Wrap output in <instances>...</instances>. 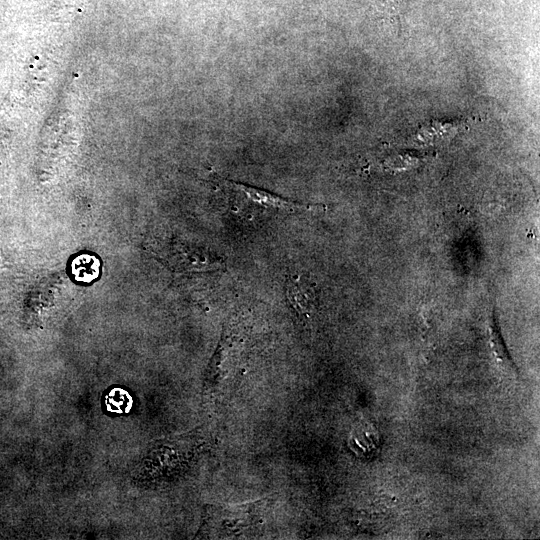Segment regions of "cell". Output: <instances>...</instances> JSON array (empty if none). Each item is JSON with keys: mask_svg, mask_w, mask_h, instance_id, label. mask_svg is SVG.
Instances as JSON below:
<instances>
[{"mask_svg": "<svg viewBox=\"0 0 540 540\" xmlns=\"http://www.w3.org/2000/svg\"><path fill=\"white\" fill-rule=\"evenodd\" d=\"M270 499L237 504H212L205 507L199 535L206 538L249 537L264 520Z\"/></svg>", "mask_w": 540, "mask_h": 540, "instance_id": "6da1fadb", "label": "cell"}, {"mask_svg": "<svg viewBox=\"0 0 540 540\" xmlns=\"http://www.w3.org/2000/svg\"><path fill=\"white\" fill-rule=\"evenodd\" d=\"M218 185L232 198L231 206L236 212H245L251 208L262 211H283L293 213L309 210V205L299 204L265 190L236 183L231 180L219 179Z\"/></svg>", "mask_w": 540, "mask_h": 540, "instance_id": "7a4b0ae2", "label": "cell"}, {"mask_svg": "<svg viewBox=\"0 0 540 540\" xmlns=\"http://www.w3.org/2000/svg\"><path fill=\"white\" fill-rule=\"evenodd\" d=\"M71 269L77 281L89 283L99 276L100 262L93 255L81 254L72 261Z\"/></svg>", "mask_w": 540, "mask_h": 540, "instance_id": "3957f363", "label": "cell"}, {"mask_svg": "<svg viewBox=\"0 0 540 540\" xmlns=\"http://www.w3.org/2000/svg\"><path fill=\"white\" fill-rule=\"evenodd\" d=\"M288 293L296 312L308 319L313 309V296L308 295L311 291L305 290L298 283H293L289 286Z\"/></svg>", "mask_w": 540, "mask_h": 540, "instance_id": "277c9868", "label": "cell"}]
</instances>
